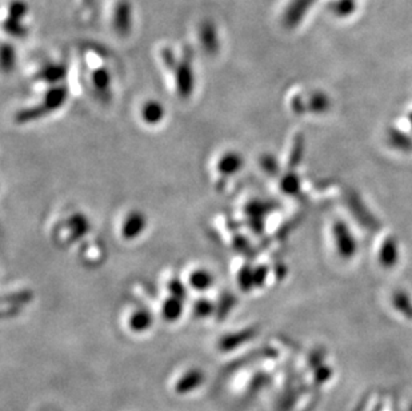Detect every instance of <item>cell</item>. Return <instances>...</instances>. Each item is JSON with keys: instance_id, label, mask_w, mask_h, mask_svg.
I'll list each match as a JSON object with an SVG mask.
<instances>
[{"instance_id": "cell-16", "label": "cell", "mask_w": 412, "mask_h": 411, "mask_svg": "<svg viewBox=\"0 0 412 411\" xmlns=\"http://www.w3.org/2000/svg\"><path fill=\"white\" fill-rule=\"evenodd\" d=\"M4 30L15 37H24L27 35L28 30L27 27L23 25V20L19 19H12V18H7L4 22Z\"/></svg>"}, {"instance_id": "cell-6", "label": "cell", "mask_w": 412, "mask_h": 411, "mask_svg": "<svg viewBox=\"0 0 412 411\" xmlns=\"http://www.w3.org/2000/svg\"><path fill=\"white\" fill-rule=\"evenodd\" d=\"M146 218L141 213H132L123 223V237L126 239H134L144 230Z\"/></svg>"}, {"instance_id": "cell-7", "label": "cell", "mask_w": 412, "mask_h": 411, "mask_svg": "<svg viewBox=\"0 0 412 411\" xmlns=\"http://www.w3.org/2000/svg\"><path fill=\"white\" fill-rule=\"evenodd\" d=\"M203 379L204 378L199 370H195V369L189 370L177 381L175 390L179 394H187L189 391L195 390L196 387L201 386Z\"/></svg>"}, {"instance_id": "cell-23", "label": "cell", "mask_w": 412, "mask_h": 411, "mask_svg": "<svg viewBox=\"0 0 412 411\" xmlns=\"http://www.w3.org/2000/svg\"><path fill=\"white\" fill-rule=\"evenodd\" d=\"M207 307H210V304L208 303H206V301H203V303H199L198 306H196V314L199 315V316H206V315L210 314V309H207Z\"/></svg>"}, {"instance_id": "cell-11", "label": "cell", "mask_w": 412, "mask_h": 411, "mask_svg": "<svg viewBox=\"0 0 412 411\" xmlns=\"http://www.w3.org/2000/svg\"><path fill=\"white\" fill-rule=\"evenodd\" d=\"M64 73H66L64 66H61V64H51V66L45 67L40 73H37V76L42 81H46L49 83H57L58 81H60L64 76Z\"/></svg>"}, {"instance_id": "cell-19", "label": "cell", "mask_w": 412, "mask_h": 411, "mask_svg": "<svg viewBox=\"0 0 412 411\" xmlns=\"http://www.w3.org/2000/svg\"><path fill=\"white\" fill-rule=\"evenodd\" d=\"M394 303H395V306L398 307V310L401 311V314L406 315L407 318H412V306L404 295H398L394 299Z\"/></svg>"}, {"instance_id": "cell-20", "label": "cell", "mask_w": 412, "mask_h": 411, "mask_svg": "<svg viewBox=\"0 0 412 411\" xmlns=\"http://www.w3.org/2000/svg\"><path fill=\"white\" fill-rule=\"evenodd\" d=\"M331 376H332V369L322 364V366H319L317 371H315V382L318 385H323L324 382H327L330 379Z\"/></svg>"}, {"instance_id": "cell-2", "label": "cell", "mask_w": 412, "mask_h": 411, "mask_svg": "<svg viewBox=\"0 0 412 411\" xmlns=\"http://www.w3.org/2000/svg\"><path fill=\"white\" fill-rule=\"evenodd\" d=\"M112 27L120 37H130L132 31V6L130 0H119L114 8Z\"/></svg>"}, {"instance_id": "cell-18", "label": "cell", "mask_w": 412, "mask_h": 411, "mask_svg": "<svg viewBox=\"0 0 412 411\" xmlns=\"http://www.w3.org/2000/svg\"><path fill=\"white\" fill-rule=\"evenodd\" d=\"M28 13V6L23 0H13L8 7V18L23 20L24 16Z\"/></svg>"}, {"instance_id": "cell-24", "label": "cell", "mask_w": 412, "mask_h": 411, "mask_svg": "<svg viewBox=\"0 0 412 411\" xmlns=\"http://www.w3.org/2000/svg\"><path fill=\"white\" fill-rule=\"evenodd\" d=\"M410 411H412V406H411V407H410Z\"/></svg>"}, {"instance_id": "cell-8", "label": "cell", "mask_w": 412, "mask_h": 411, "mask_svg": "<svg viewBox=\"0 0 412 411\" xmlns=\"http://www.w3.org/2000/svg\"><path fill=\"white\" fill-rule=\"evenodd\" d=\"M67 97V88L66 87H54L49 88L45 97V105H42L46 111H54V109H59L60 106L66 102Z\"/></svg>"}, {"instance_id": "cell-14", "label": "cell", "mask_w": 412, "mask_h": 411, "mask_svg": "<svg viewBox=\"0 0 412 411\" xmlns=\"http://www.w3.org/2000/svg\"><path fill=\"white\" fill-rule=\"evenodd\" d=\"M151 323H153L151 315L148 314L147 311H141V310L136 311L130 318L131 330H134V331H139V333L144 331L148 327H151Z\"/></svg>"}, {"instance_id": "cell-21", "label": "cell", "mask_w": 412, "mask_h": 411, "mask_svg": "<svg viewBox=\"0 0 412 411\" xmlns=\"http://www.w3.org/2000/svg\"><path fill=\"white\" fill-rule=\"evenodd\" d=\"M162 59L165 61V66L168 70L175 71L177 68V61L174 56V52L170 49H165L162 51Z\"/></svg>"}, {"instance_id": "cell-17", "label": "cell", "mask_w": 412, "mask_h": 411, "mask_svg": "<svg viewBox=\"0 0 412 411\" xmlns=\"http://www.w3.org/2000/svg\"><path fill=\"white\" fill-rule=\"evenodd\" d=\"M16 63V52L10 44L4 43L1 47V67L4 71H11Z\"/></svg>"}, {"instance_id": "cell-9", "label": "cell", "mask_w": 412, "mask_h": 411, "mask_svg": "<svg viewBox=\"0 0 412 411\" xmlns=\"http://www.w3.org/2000/svg\"><path fill=\"white\" fill-rule=\"evenodd\" d=\"M243 166V159L236 153H228L220 157L218 169L222 175H234Z\"/></svg>"}, {"instance_id": "cell-12", "label": "cell", "mask_w": 412, "mask_h": 411, "mask_svg": "<svg viewBox=\"0 0 412 411\" xmlns=\"http://www.w3.org/2000/svg\"><path fill=\"white\" fill-rule=\"evenodd\" d=\"M254 337V331L252 330H246V331H242L236 335H231V337H225V338L220 340V349L222 350H233L237 347L240 343H243L245 340H248Z\"/></svg>"}, {"instance_id": "cell-3", "label": "cell", "mask_w": 412, "mask_h": 411, "mask_svg": "<svg viewBox=\"0 0 412 411\" xmlns=\"http://www.w3.org/2000/svg\"><path fill=\"white\" fill-rule=\"evenodd\" d=\"M199 42L201 49H204L208 55H216L220 49V42L216 25L212 20H203L199 25Z\"/></svg>"}, {"instance_id": "cell-5", "label": "cell", "mask_w": 412, "mask_h": 411, "mask_svg": "<svg viewBox=\"0 0 412 411\" xmlns=\"http://www.w3.org/2000/svg\"><path fill=\"white\" fill-rule=\"evenodd\" d=\"M165 117V107L162 103L156 100H148L141 107V118L150 126H155L160 123Z\"/></svg>"}, {"instance_id": "cell-15", "label": "cell", "mask_w": 412, "mask_h": 411, "mask_svg": "<svg viewBox=\"0 0 412 411\" xmlns=\"http://www.w3.org/2000/svg\"><path fill=\"white\" fill-rule=\"evenodd\" d=\"M182 311H183V306L180 302V298H177V297H172L163 306V315H165V319H168V321L177 319L182 314Z\"/></svg>"}, {"instance_id": "cell-22", "label": "cell", "mask_w": 412, "mask_h": 411, "mask_svg": "<svg viewBox=\"0 0 412 411\" xmlns=\"http://www.w3.org/2000/svg\"><path fill=\"white\" fill-rule=\"evenodd\" d=\"M283 189L286 193H295L298 189V181L293 177H288L283 181Z\"/></svg>"}, {"instance_id": "cell-4", "label": "cell", "mask_w": 412, "mask_h": 411, "mask_svg": "<svg viewBox=\"0 0 412 411\" xmlns=\"http://www.w3.org/2000/svg\"><path fill=\"white\" fill-rule=\"evenodd\" d=\"M311 0H293L290 7L286 10L284 16H283V23L287 28H293L298 25L302 18L305 16L308 6Z\"/></svg>"}, {"instance_id": "cell-10", "label": "cell", "mask_w": 412, "mask_h": 411, "mask_svg": "<svg viewBox=\"0 0 412 411\" xmlns=\"http://www.w3.org/2000/svg\"><path fill=\"white\" fill-rule=\"evenodd\" d=\"M91 82L96 91L105 94L110 90L111 75L106 68H96L94 73H91Z\"/></svg>"}, {"instance_id": "cell-1", "label": "cell", "mask_w": 412, "mask_h": 411, "mask_svg": "<svg viewBox=\"0 0 412 411\" xmlns=\"http://www.w3.org/2000/svg\"><path fill=\"white\" fill-rule=\"evenodd\" d=\"M191 51L186 49L183 59L177 63L175 68L177 94L182 97H189L194 90V68L191 64Z\"/></svg>"}, {"instance_id": "cell-13", "label": "cell", "mask_w": 412, "mask_h": 411, "mask_svg": "<svg viewBox=\"0 0 412 411\" xmlns=\"http://www.w3.org/2000/svg\"><path fill=\"white\" fill-rule=\"evenodd\" d=\"M212 277L208 271H195L189 275V285L195 290H206L211 286Z\"/></svg>"}]
</instances>
